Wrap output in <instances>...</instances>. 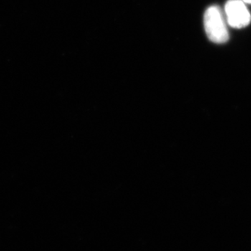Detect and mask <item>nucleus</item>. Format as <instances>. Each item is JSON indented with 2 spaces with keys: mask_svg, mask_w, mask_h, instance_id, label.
Returning <instances> with one entry per match:
<instances>
[{
  "mask_svg": "<svg viewBox=\"0 0 251 251\" xmlns=\"http://www.w3.org/2000/svg\"><path fill=\"white\" fill-rule=\"evenodd\" d=\"M204 29L209 40L216 44H224L229 39L228 31L219 7L211 6L204 16Z\"/></svg>",
  "mask_w": 251,
  "mask_h": 251,
  "instance_id": "obj_1",
  "label": "nucleus"
},
{
  "mask_svg": "<svg viewBox=\"0 0 251 251\" xmlns=\"http://www.w3.org/2000/svg\"><path fill=\"white\" fill-rule=\"evenodd\" d=\"M227 22L231 27L242 28L247 27L251 22V17L249 10L241 0H229L226 4Z\"/></svg>",
  "mask_w": 251,
  "mask_h": 251,
  "instance_id": "obj_2",
  "label": "nucleus"
},
{
  "mask_svg": "<svg viewBox=\"0 0 251 251\" xmlns=\"http://www.w3.org/2000/svg\"><path fill=\"white\" fill-rule=\"evenodd\" d=\"M244 2L248 3V4H251V0H242Z\"/></svg>",
  "mask_w": 251,
  "mask_h": 251,
  "instance_id": "obj_3",
  "label": "nucleus"
}]
</instances>
